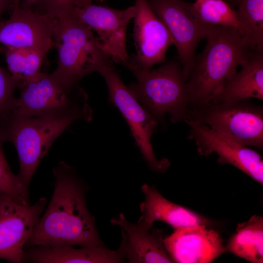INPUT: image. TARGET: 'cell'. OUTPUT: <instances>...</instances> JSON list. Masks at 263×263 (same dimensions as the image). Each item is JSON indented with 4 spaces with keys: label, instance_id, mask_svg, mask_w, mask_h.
<instances>
[{
    "label": "cell",
    "instance_id": "cell-1",
    "mask_svg": "<svg viewBox=\"0 0 263 263\" xmlns=\"http://www.w3.org/2000/svg\"><path fill=\"white\" fill-rule=\"evenodd\" d=\"M53 173V195L28 239L25 250L35 246L103 245L94 219L86 206V188L75 168L61 161Z\"/></svg>",
    "mask_w": 263,
    "mask_h": 263
},
{
    "label": "cell",
    "instance_id": "cell-2",
    "mask_svg": "<svg viewBox=\"0 0 263 263\" xmlns=\"http://www.w3.org/2000/svg\"><path fill=\"white\" fill-rule=\"evenodd\" d=\"M203 51L195 56L186 82L189 111L206 106L255 53L236 28L210 25Z\"/></svg>",
    "mask_w": 263,
    "mask_h": 263
},
{
    "label": "cell",
    "instance_id": "cell-3",
    "mask_svg": "<svg viewBox=\"0 0 263 263\" xmlns=\"http://www.w3.org/2000/svg\"><path fill=\"white\" fill-rule=\"evenodd\" d=\"M93 111H80L39 116L13 115L1 130L5 142L17 150L19 162L18 174L29 188L32 178L42 158L56 138L77 120H92Z\"/></svg>",
    "mask_w": 263,
    "mask_h": 263
},
{
    "label": "cell",
    "instance_id": "cell-4",
    "mask_svg": "<svg viewBox=\"0 0 263 263\" xmlns=\"http://www.w3.org/2000/svg\"><path fill=\"white\" fill-rule=\"evenodd\" d=\"M53 37L58 59L51 74L68 88L113 62L100 48L91 28L70 13L57 19Z\"/></svg>",
    "mask_w": 263,
    "mask_h": 263
},
{
    "label": "cell",
    "instance_id": "cell-5",
    "mask_svg": "<svg viewBox=\"0 0 263 263\" xmlns=\"http://www.w3.org/2000/svg\"><path fill=\"white\" fill-rule=\"evenodd\" d=\"M126 66L136 79L128 88L158 122H163L166 114L172 123L184 120L189 112V100L179 60L156 69H141L129 64Z\"/></svg>",
    "mask_w": 263,
    "mask_h": 263
},
{
    "label": "cell",
    "instance_id": "cell-6",
    "mask_svg": "<svg viewBox=\"0 0 263 263\" xmlns=\"http://www.w3.org/2000/svg\"><path fill=\"white\" fill-rule=\"evenodd\" d=\"M188 116L242 145L263 149V107L250 100L211 102Z\"/></svg>",
    "mask_w": 263,
    "mask_h": 263
},
{
    "label": "cell",
    "instance_id": "cell-7",
    "mask_svg": "<svg viewBox=\"0 0 263 263\" xmlns=\"http://www.w3.org/2000/svg\"><path fill=\"white\" fill-rule=\"evenodd\" d=\"M14 115L39 116L92 111L87 96L78 85L68 88L52 74L38 73L22 81L19 87Z\"/></svg>",
    "mask_w": 263,
    "mask_h": 263
},
{
    "label": "cell",
    "instance_id": "cell-8",
    "mask_svg": "<svg viewBox=\"0 0 263 263\" xmlns=\"http://www.w3.org/2000/svg\"><path fill=\"white\" fill-rule=\"evenodd\" d=\"M113 63L106 64L98 72L106 83L109 100L127 122L136 145L150 168L164 173L169 168L170 162L167 158L158 159L156 157L150 142L159 122L123 83Z\"/></svg>",
    "mask_w": 263,
    "mask_h": 263
},
{
    "label": "cell",
    "instance_id": "cell-9",
    "mask_svg": "<svg viewBox=\"0 0 263 263\" xmlns=\"http://www.w3.org/2000/svg\"><path fill=\"white\" fill-rule=\"evenodd\" d=\"M147 0L172 39L187 82L193 64L196 48L206 38L210 25L203 23L196 16L191 3L183 0Z\"/></svg>",
    "mask_w": 263,
    "mask_h": 263
},
{
    "label": "cell",
    "instance_id": "cell-10",
    "mask_svg": "<svg viewBox=\"0 0 263 263\" xmlns=\"http://www.w3.org/2000/svg\"><path fill=\"white\" fill-rule=\"evenodd\" d=\"M135 11L134 6L121 10L95 5L90 0H76L69 13L97 33L100 48L114 63L126 66L130 60L126 31Z\"/></svg>",
    "mask_w": 263,
    "mask_h": 263
},
{
    "label": "cell",
    "instance_id": "cell-11",
    "mask_svg": "<svg viewBox=\"0 0 263 263\" xmlns=\"http://www.w3.org/2000/svg\"><path fill=\"white\" fill-rule=\"evenodd\" d=\"M190 127L187 138L194 141L198 153L208 156L214 153L218 162L229 164L263 184V159L256 150L218 133L187 116L184 120Z\"/></svg>",
    "mask_w": 263,
    "mask_h": 263
},
{
    "label": "cell",
    "instance_id": "cell-12",
    "mask_svg": "<svg viewBox=\"0 0 263 263\" xmlns=\"http://www.w3.org/2000/svg\"><path fill=\"white\" fill-rule=\"evenodd\" d=\"M46 204L44 197L33 205L25 206L0 195V259L23 262L26 243Z\"/></svg>",
    "mask_w": 263,
    "mask_h": 263
},
{
    "label": "cell",
    "instance_id": "cell-13",
    "mask_svg": "<svg viewBox=\"0 0 263 263\" xmlns=\"http://www.w3.org/2000/svg\"><path fill=\"white\" fill-rule=\"evenodd\" d=\"M133 6L135 11L133 36L136 54L127 64L150 69L156 64L165 62L167 51L173 41L147 0H135Z\"/></svg>",
    "mask_w": 263,
    "mask_h": 263
},
{
    "label": "cell",
    "instance_id": "cell-14",
    "mask_svg": "<svg viewBox=\"0 0 263 263\" xmlns=\"http://www.w3.org/2000/svg\"><path fill=\"white\" fill-rule=\"evenodd\" d=\"M57 19L20 6L10 17L0 21V45L14 48L54 46L53 33Z\"/></svg>",
    "mask_w": 263,
    "mask_h": 263
},
{
    "label": "cell",
    "instance_id": "cell-15",
    "mask_svg": "<svg viewBox=\"0 0 263 263\" xmlns=\"http://www.w3.org/2000/svg\"><path fill=\"white\" fill-rule=\"evenodd\" d=\"M164 244L172 262L178 263H210L227 252L218 231L205 225L175 229Z\"/></svg>",
    "mask_w": 263,
    "mask_h": 263
},
{
    "label": "cell",
    "instance_id": "cell-16",
    "mask_svg": "<svg viewBox=\"0 0 263 263\" xmlns=\"http://www.w3.org/2000/svg\"><path fill=\"white\" fill-rule=\"evenodd\" d=\"M111 223L121 229L122 241L118 249L130 263H172L166 249L162 230L150 231L138 223H130L121 213L112 219Z\"/></svg>",
    "mask_w": 263,
    "mask_h": 263
},
{
    "label": "cell",
    "instance_id": "cell-17",
    "mask_svg": "<svg viewBox=\"0 0 263 263\" xmlns=\"http://www.w3.org/2000/svg\"><path fill=\"white\" fill-rule=\"evenodd\" d=\"M142 190L145 199L140 206L142 214L137 223L148 229L157 221L166 223L175 229L210 223L204 216L167 200L154 187L144 184Z\"/></svg>",
    "mask_w": 263,
    "mask_h": 263
},
{
    "label": "cell",
    "instance_id": "cell-18",
    "mask_svg": "<svg viewBox=\"0 0 263 263\" xmlns=\"http://www.w3.org/2000/svg\"><path fill=\"white\" fill-rule=\"evenodd\" d=\"M119 250L112 251L103 245L80 247L63 245L35 246L26 249L23 262L36 263H113L123 261Z\"/></svg>",
    "mask_w": 263,
    "mask_h": 263
},
{
    "label": "cell",
    "instance_id": "cell-19",
    "mask_svg": "<svg viewBox=\"0 0 263 263\" xmlns=\"http://www.w3.org/2000/svg\"><path fill=\"white\" fill-rule=\"evenodd\" d=\"M241 66V70L227 80L211 102L251 98L263 100V53H255Z\"/></svg>",
    "mask_w": 263,
    "mask_h": 263
},
{
    "label": "cell",
    "instance_id": "cell-20",
    "mask_svg": "<svg viewBox=\"0 0 263 263\" xmlns=\"http://www.w3.org/2000/svg\"><path fill=\"white\" fill-rule=\"evenodd\" d=\"M227 251L252 263H263V218L255 215L238 225Z\"/></svg>",
    "mask_w": 263,
    "mask_h": 263
},
{
    "label": "cell",
    "instance_id": "cell-21",
    "mask_svg": "<svg viewBox=\"0 0 263 263\" xmlns=\"http://www.w3.org/2000/svg\"><path fill=\"white\" fill-rule=\"evenodd\" d=\"M51 48H14L0 45V51L5 56L8 71L19 84L40 72L43 58Z\"/></svg>",
    "mask_w": 263,
    "mask_h": 263
},
{
    "label": "cell",
    "instance_id": "cell-22",
    "mask_svg": "<svg viewBox=\"0 0 263 263\" xmlns=\"http://www.w3.org/2000/svg\"><path fill=\"white\" fill-rule=\"evenodd\" d=\"M235 11L249 48L263 53V0H242Z\"/></svg>",
    "mask_w": 263,
    "mask_h": 263
},
{
    "label": "cell",
    "instance_id": "cell-23",
    "mask_svg": "<svg viewBox=\"0 0 263 263\" xmlns=\"http://www.w3.org/2000/svg\"><path fill=\"white\" fill-rule=\"evenodd\" d=\"M191 6L194 14L203 23L236 28L244 37V29L235 10L225 0H196Z\"/></svg>",
    "mask_w": 263,
    "mask_h": 263
},
{
    "label": "cell",
    "instance_id": "cell-24",
    "mask_svg": "<svg viewBox=\"0 0 263 263\" xmlns=\"http://www.w3.org/2000/svg\"><path fill=\"white\" fill-rule=\"evenodd\" d=\"M4 143L0 132V195H5L19 204L29 205L28 188L21 182L18 175L12 172L4 154Z\"/></svg>",
    "mask_w": 263,
    "mask_h": 263
},
{
    "label": "cell",
    "instance_id": "cell-25",
    "mask_svg": "<svg viewBox=\"0 0 263 263\" xmlns=\"http://www.w3.org/2000/svg\"><path fill=\"white\" fill-rule=\"evenodd\" d=\"M19 85L8 70L0 65V131L14 115L17 101L14 93Z\"/></svg>",
    "mask_w": 263,
    "mask_h": 263
},
{
    "label": "cell",
    "instance_id": "cell-26",
    "mask_svg": "<svg viewBox=\"0 0 263 263\" xmlns=\"http://www.w3.org/2000/svg\"><path fill=\"white\" fill-rule=\"evenodd\" d=\"M76 0H38L37 6L43 9L44 13L58 19L68 15Z\"/></svg>",
    "mask_w": 263,
    "mask_h": 263
},
{
    "label": "cell",
    "instance_id": "cell-27",
    "mask_svg": "<svg viewBox=\"0 0 263 263\" xmlns=\"http://www.w3.org/2000/svg\"><path fill=\"white\" fill-rule=\"evenodd\" d=\"M20 0H12L13 7L19 6ZM38 0H25V5L22 6L27 8H31L32 6H37Z\"/></svg>",
    "mask_w": 263,
    "mask_h": 263
},
{
    "label": "cell",
    "instance_id": "cell-28",
    "mask_svg": "<svg viewBox=\"0 0 263 263\" xmlns=\"http://www.w3.org/2000/svg\"><path fill=\"white\" fill-rule=\"evenodd\" d=\"M11 5L13 6L12 0H0V21L2 14Z\"/></svg>",
    "mask_w": 263,
    "mask_h": 263
},
{
    "label": "cell",
    "instance_id": "cell-29",
    "mask_svg": "<svg viewBox=\"0 0 263 263\" xmlns=\"http://www.w3.org/2000/svg\"><path fill=\"white\" fill-rule=\"evenodd\" d=\"M231 7L232 6L238 7L242 0H224Z\"/></svg>",
    "mask_w": 263,
    "mask_h": 263
},
{
    "label": "cell",
    "instance_id": "cell-30",
    "mask_svg": "<svg viewBox=\"0 0 263 263\" xmlns=\"http://www.w3.org/2000/svg\"><path fill=\"white\" fill-rule=\"evenodd\" d=\"M90 0L92 1L93 0Z\"/></svg>",
    "mask_w": 263,
    "mask_h": 263
}]
</instances>
